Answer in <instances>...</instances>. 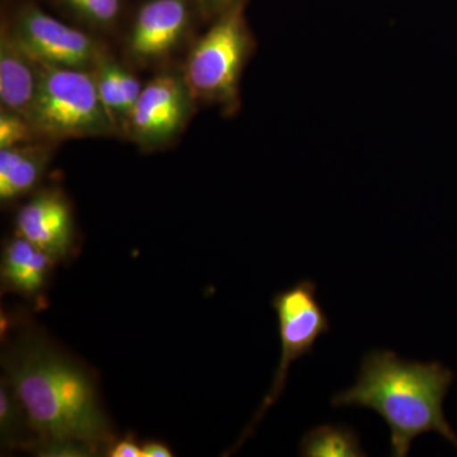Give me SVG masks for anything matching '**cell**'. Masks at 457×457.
I'll return each mask as SVG.
<instances>
[{"label":"cell","mask_w":457,"mask_h":457,"mask_svg":"<svg viewBox=\"0 0 457 457\" xmlns=\"http://www.w3.org/2000/svg\"><path fill=\"white\" fill-rule=\"evenodd\" d=\"M41 80V62L22 46L7 25L0 35V110L31 120Z\"/></svg>","instance_id":"obj_10"},{"label":"cell","mask_w":457,"mask_h":457,"mask_svg":"<svg viewBox=\"0 0 457 457\" xmlns=\"http://www.w3.org/2000/svg\"><path fill=\"white\" fill-rule=\"evenodd\" d=\"M92 73L102 102L116 123L120 135H122L144 84L135 74L134 66L128 62H119L107 50L93 68Z\"/></svg>","instance_id":"obj_13"},{"label":"cell","mask_w":457,"mask_h":457,"mask_svg":"<svg viewBox=\"0 0 457 457\" xmlns=\"http://www.w3.org/2000/svg\"><path fill=\"white\" fill-rule=\"evenodd\" d=\"M206 17H219L240 4V0H194Z\"/></svg>","instance_id":"obj_19"},{"label":"cell","mask_w":457,"mask_h":457,"mask_svg":"<svg viewBox=\"0 0 457 457\" xmlns=\"http://www.w3.org/2000/svg\"><path fill=\"white\" fill-rule=\"evenodd\" d=\"M255 42L242 4L220 16L192 42L182 66L197 102L234 114L240 107V83Z\"/></svg>","instance_id":"obj_3"},{"label":"cell","mask_w":457,"mask_h":457,"mask_svg":"<svg viewBox=\"0 0 457 457\" xmlns=\"http://www.w3.org/2000/svg\"><path fill=\"white\" fill-rule=\"evenodd\" d=\"M3 365L42 455L90 456L112 444L95 383L40 333L18 336L5 350Z\"/></svg>","instance_id":"obj_1"},{"label":"cell","mask_w":457,"mask_h":457,"mask_svg":"<svg viewBox=\"0 0 457 457\" xmlns=\"http://www.w3.org/2000/svg\"><path fill=\"white\" fill-rule=\"evenodd\" d=\"M44 140L29 117L0 110V149Z\"/></svg>","instance_id":"obj_17"},{"label":"cell","mask_w":457,"mask_h":457,"mask_svg":"<svg viewBox=\"0 0 457 457\" xmlns=\"http://www.w3.org/2000/svg\"><path fill=\"white\" fill-rule=\"evenodd\" d=\"M64 3L96 29H110L121 14V0H64Z\"/></svg>","instance_id":"obj_16"},{"label":"cell","mask_w":457,"mask_h":457,"mask_svg":"<svg viewBox=\"0 0 457 457\" xmlns=\"http://www.w3.org/2000/svg\"><path fill=\"white\" fill-rule=\"evenodd\" d=\"M198 104L180 69H164L144 84L122 135L144 152L171 145L187 128Z\"/></svg>","instance_id":"obj_6"},{"label":"cell","mask_w":457,"mask_h":457,"mask_svg":"<svg viewBox=\"0 0 457 457\" xmlns=\"http://www.w3.org/2000/svg\"><path fill=\"white\" fill-rule=\"evenodd\" d=\"M272 306L278 319L281 359L269 394L262 402L253 420L246 427L234 450L253 433L255 426L266 411L282 395L290 366L295 361L302 359L306 354H312L318 339L330 330L329 318L317 297V285L311 279H302L293 287L276 294Z\"/></svg>","instance_id":"obj_5"},{"label":"cell","mask_w":457,"mask_h":457,"mask_svg":"<svg viewBox=\"0 0 457 457\" xmlns=\"http://www.w3.org/2000/svg\"><path fill=\"white\" fill-rule=\"evenodd\" d=\"M106 455L110 457H144L143 446H139L131 437H125L123 440L113 441L107 447Z\"/></svg>","instance_id":"obj_18"},{"label":"cell","mask_w":457,"mask_h":457,"mask_svg":"<svg viewBox=\"0 0 457 457\" xmlns=\"http://www.w3.org/2000/svg\"><path fill=\"white\" fill-rule=\"evenodd\" d=\"M26 427L31 428L25 409L21 405L20 400L17 399L16 394L7 381L3 380L0 385V433H2L3 444L7 446L8 445L9 446L26 445L25 440H22L25 436L23 429Z\"/></svg>","instance_id":"obj_15"},{"label":"cell","mask_w":457,"mask_h":457,"mask_svg":"<svg viewBox=\"0 0 457 457\" xmlns=\"http://www.w3.org/2000/svg\"><path fill=\"white\" fill-rule=\"evenodd\" d=\"M31 121L42 139L59 141L120 135L90 71L42 64Z\"/></svg>","instance_id":"obj_4"},{"label":"cell","mask_w":457,"mask_h":457,"mask_svg":"<svg viewBox=\"0 0 457 457\" xmlns=\"http://www.w3.org/2000/svg\"><path fill=\"white\" fill-rule=\"evenodd\" d=\"M303 457H362L359 435L348 426L323 425L312 429L300 442Z\"/></svg>","instance_id":"obj_14"},{"label":"cell","mask_w":457,"mask_h":457,"mask_svg":"<svg viewBox=\"0 0 457 457\" xmlns=\"http://www.w3.org/2000/svg\"><path fill=\"white\" fill-rule=\"evenodd\" d=\"M55 263L49 254L25 237H12L3 252L0 270L3 290L36 296L46 286Z\"/></svg>","instance_id":"obj_12"},{"label":"cell","mask_w":457,"mask_h":457,"mask_svg":"<svg viewBox=\"0 0 457 457\" xmlns=\"http://www.w3.org/2000/svg\"><path fill=\"white\" fill-rule=\"evenodd\" d=\"M453 374L438 362L399 359L392 351L369 352L356 384L337 393L336 408L359 407L376 411L390 428L392 455L408 456L418 436L436 432L457 446V436L444 416L445 396Z\"/></svg>","instance_id":"obj_2"},{"label":"cell","mask_w":457,"mask_h":457,"mask_svg":"<svg viewBox=\"0 0 457 457\" xmlns=\"http://www.w3.org/2000/svg\"><path fill=\"white\" fill-rule=\"evenodd\" d=\"M192 25L188 0H147L126 37L129 64L146 69L170 62L187 44Z\"/></svg>","instance_id":"obj_8"},{"label":"cell","mask_w":457,"mask_h":457,"mask_svg":"<svg viewBox=\"0 0 457 457\" xmlns=\"http://www.w3.org/2000/svg\"><path fill=\"white\" fill-rule=\"evenodd\" d=\"M144 457H170V447L158 441H149L143 445Z\"/></svg>","instance_id":"obj_20"},{"label":"cell","mask_w":457,"mask_h":457,"mask_svg":"<svg viewBox=\"0 0 457 457\" xmlns=\"http://www.w3.org/2000/svg\"><path fill=\"white\" fill-rule=\"evenodd\" d=\"M7 26L42 64L92 71L106 51L93 36L66 25L35 5L21 9Z\"/></svg>","instance_id":"obj_7"},{"label":"cell","mask_w":457,"mask_h":457,"mask_svg":"<svg viewBox=\"0 0 457 457\" xmlns=\"http://www.w3.org/2000/svg\"><path fill=\"white\" fill-rule=\"evenodd\" d=\"M56 143L36 141L0 149V201L12 203L32 194L55 154Z\"/></svg>","instance_id":"obj_11"},{"label":"cell","mask_w":457,"mask_h":457,"mask_svg":"<svg viewBox=\"0 0 457 457\" xmlns=\"http://www.w3.org/2000/svg\"><path fill=\"white\" fill-rule=\"evenodd\" d=\"M16 236L38 246L54 261H64L73 251V210L59 188L40 189L16 216Z\"/></svg>","instance_id":"obj_9"}]
</instances>
